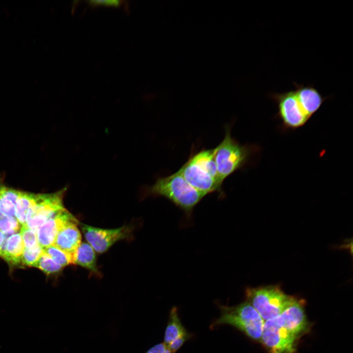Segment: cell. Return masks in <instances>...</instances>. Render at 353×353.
<instances>
[{"instance_id":"25","label":"cell","mask_w":353,"mask_h":353,"mask_svg":"<svg viewBox=\"0 0 353 353\" xmlns=\"http://www.w3.org/2000/svg\"><path fill=\"white\" fill-rule=\"evenodd\" d=\"M145 353H174L164 342L156 344Z\"/></svg>"},{"instance_id":"1","label":"cell","mask_w":353,"mask_h":353,"mask_svg":"<svg viewBox=\"0 0 353 353\" xmlns=\"http://www.w3.org/2000/svg\"><path fill=\"white\" fill-rule=\"evenodd\" d=\"M215 154L213 149H202L192 153L178 170L191 186L206 195L215 192L220 195L223 194Z\"/></svg>"},{"instance_id":"17","label":"cell","mask_w":353,"mask_h":353,"mask_svg":"<svg viewBox=\"0 0 353 353\" xmlns=\"http://www.w3.org/2000/svg\"><path fill=\"white\" fill-rule=\"evenodd\" d=\"M36 197L37 194L20 191L16 204L15 217L21 225L25 224L28 211Z\"/></svg>"},{"instance_id":"23","label":"cell","mask_w":353,"mask_h":353,"mask_svg":"<svg viewBox=\"0 0 353 353\" xmlns=\"http://www.w3.org/2000/svg\"><path fill=\"white\" fill-rule=\"evenodd\" d=\"M192 336L193 335L189 332L188 334L172 341L167 346L173 353H175L182 347L185 342L191 338Z\"/></svg>"},{"instance_id":"16","label":"cell","mask_w":353,"mask_h":353,"mask_svg":"<svg viewBox=\"0 0 353 353\" xmlns=\"http://www.w3.org/2000/svg\"><path fill=\"white\" fill-rule=\"evenodd\" d=\"M19 193L20 191L1 185L0 208L2 215L15 217L16 204Z\"/></svg>"},{"instance_id":"11","label":"cell","mask_w":353,"mask_h":353,"mask_svg":"<svg viewBox=\"0 0 353 353\" xmlns=\"http://www.w3.org/2000/svg\"><path fill=\"white\" fill-rule=\"evenodd\" d=\"M297 98L304 113L309 119L321 107L328 97H323L313 85L293 83Z\"/></svg>"},{"instance_id":"22","label":"cell","mask_w":353,"mask_h":353,"mask_svg":"<svg viewBox=\"0 0 353 353\" xmlns=\"http://www.w3.org/2000/svg\"><path fill=\"white\" fill-rule=\"evenodd\" d=\"M25 248H29L37 244L38 240L36 231L28 228L25 225L22 226L20 229Z\"/></svg>"},{"instance_id":"21","label":"cell","mask_w":353,"mask_h":353,"mask_svg":"<svg viewBox=\"0 0 353 353\" xmlns=\"http://www.w3.org/2000/svg\"><path fill=\"white\" fill-rule=\"evenodd\" d=\"M20 225L15 217L2 215L0 217V230L5 235L17 233L21 229Z\"/></svg>"},{"instance_id":"3","label":"cell","mask_w":353,"mask_h":353,"mask_svg":"<svg viewBox=\"0 0 353 353\" xmlns=\"http://www.w3.org/2000/svg\"><path fill=\"white\" fill-rule=\"evenodd\" d=\"M220 316L210 325V328L228 325L244 333L254 341L260 342L265 321L247 301L236 305H219Z\"/></svg>"},{"instance_id":"5","label":"cell","mask_w":353,"mask_h":353,"mask_svg":"<svg viewBox=\"0 0 353 353\" xmlns=\"http://www.w3.org/2000/svg\"><path fill=\"white\" fill-rule=\"evenodd\" d=\"M245 297L264 321L278 316L297 299L276 285L248 287Z\"/></svg>"},{"instance_id":"18","label":"cell","mask_w":353,"mask_h":353,"mask_svg":"<svg viewBox=\"0 0 353 353\" xmlns=\"http://www.w3.org/2000/svg\"><path fill=\"white\" fill-rule=\"evenodd\" d=\"M44 252L63 267L72 264V254L67 253L54 245L44 248Z\"/></svg>"},{"instance_id":"10","label":"cell","mask_w":353,"mask_h":353,"mask_svg":"<svg viewBox=\"0 0 353 353\" xmlns=\"http://www.w3.org/2000/svg\"><path fill=\"white\" fill-rule=\"evenodd\" d=\"M77 220L66 208L45 222L36 231L38 244L43 248L53 245L56 235L67 223Z\"/></svg>"},{"instance_id":"27","label":"cell","mask_w":353,"mask_h":353,"mask_svg":"<svg viewBox=\"0 0 353 353\" xmlns=\"http://www.w3.org/2000/svg\"><path fill=\"white\" fill-rule=\"evenodd\" d=\"M2 184H0V199H1V188ZM2 216V214L0 211V217Z\"/></svg>"},{"instance_id":"4","label":"cell","mask_w":353,"mask_h":353,"mask_svg":"<svg viewBox=\"0 0 353 353\" xmlns=\"http://www.w3.org/2000/svg\"><path fill=\"white\" fill-rule=\"evenodd\" d=\"M215 148V160L222 184L227 177L247 163L255 150L254 147L241 145L233 138L229 126H226L225 137Z\"/></svg>"},{"instance_id":"12","label":"cell","mask_w":353,"mask_h":353,"mask_svg":"<svg viewBox=\"0 0 353 353\" xmlns=\"http://www.w3.org/2000/svg\"><path fill=\"white\" fill-rule=\"evenodd\" d=\"M78 220L65 224L58 232L53 245L62 251L72 254L81 243Z\"/></svg>"},{"instance_id":"20","label":"cell","mask_w":353,"mask_h":353,"mask_svg":"<svg viewBox=\"0 0 353 353\" xmlns=\"http://www.w3.org/2000/svg\"><path fill=\"white\" fill-rule=\"evenodd\" d=\"M35 267H37L47 274L58 273L63 268L45 252L40 257Z\"/></svg>"},{"instance_id":"13","label":"cell","mask_w":353,"mask_h":353,"mask_svg":"<svg viewBox=\"0 0 353 353\" xmlns=\"http://www.w3.org/2000/svg\"><path fill=\"white\" fill-rule=\"evenodd\" d=\"M72 264L80 266L96 275H100L95 251L88 243H81L72 254Z\"/></svg>"},{"instance_id":"7","label":"cell","mask_w":353,"mask_h":353,"mask_svg":"<svg viewBox=\"0 0 353 353\" xmlns=\"http://www.w3.org/2000/svg\"><path fill=\"white\" fill-rule=\"evenodd\" d=\"M298 339L275 317L265 321L260 342L269 353H296Z\"/></svg>"},{"instance_id":"24","label":"cell","mask_w":353,"mask_h":353,"mask_svg":"<svg viewBox=\"0 0 353 353\" xmlns=\"http://www.w3.org/2000/svg\"><path fill=\"white\" fill-rule=\"evenodd\" d=\"M88 4L93 7L97 6L98 5H104V6H120L123 5H126V1L124 0H89Z\"/></svg>"},{"instance_id":"9","label":"cell","mask_w":353,"mask_h":353,"mask_svg":"<svg viewBox=\"0 0 353 353\" xmlns=\"http://www.w3.org/2000/svg\"><path fill=\"white\" fill-rule=\"evenodd\" d=\"M79 225L88 243L100 253L106 252L116 242L129 238L131 227L124 226L114 229H104L79 223Z\"/></svg>"},{"instance_id":"6","label":"cell","mask_w":353,"mask_h":353,"mask_svg":"<svg viewBox=\"0 0 353 353\" xmlns=\"http://www.w3.org/2000/svg\"><path fill=\"white\" fill-rule=\"evenodd\" d=\"M66 188L51 194H38L29 209L25 225L36 231L48 220L65 208L63 199Z\"/></svg>"},{"instance_id":"19","label":"cell","mask_w":353,"mask_h":353,"mask_svg":"<svg viewBox=\"0 0 353 353\" xmlns=\"http://www.w3.org/2000/svg\"><path fill=\"white\" fill-rule=\"evenodd\" d=\"M44 252V248L38 243L32 247L25 248L21 262L28 266L35 267Z\"/></svg>"},{"instance_id":"8","label":"cell","mask_w":353,"mask_h":353,"mask_svg":"<svg viewBox=\"0 0 353 353\" xmlns=\"http://www.w3.org/2000/svg\"><path fill=\"white\" fill-rule=\"evenodd\" d=\"M270 97L276 102L277 115L286 128H299L309 119L302 109L294 90L272 93Z\"/></svg>"},{"instance_id":"14","label":"cell","mask_w":353,"mask_h":353,"mask_svg":"<svg viewBox=\"0 0 353 353\" xmlns=\"http://www.w3.org/2000/svg\"><path fill=\"white\" fill-rule=\"evenodd\" d=\"M24 249L21 235L17 233L6 238L1 256L9 263L17 264L21 262Z\"/></svg>"},{"instance_id":"26","label":"cell","mask_w":353,"mask_h":353,"mask_svg":"<svg viewBox=\"0 0 353 353\" xmlns=\"http://www.w3.org/2000/svg\"><path fill=\"white\" fill-rule=\"evenodd\" d=\"M6 238V237L5 235L0 230V256L1 255L3 247Z\"/></svg>"},{"instance_id":"2","label":"cell","mask_w":353,"mask_h":353,"mask_svg":"<svg viewBox=\"0 0 353 353\" xmlns=\"http://www.w3.org/2000/svg\"><path fill=\"white\" fill-rule=\"evenodd\" d=\"M150 192L167 199L182 210L188 218L206 196L191 186L178 170L170 176L159 178L150 188Z\"/></svg>"},{"instance_id":"15","label":"cell","mask_w":353,"mask_h":353,"mask_svg":"<svg viewBox=\"0 0 353 353\" xmlns=\"http://www.w3.org/2000/svg\"><path fill=\"white\" fill-rule=\"evenodd\" d=\"M189 332L182 325L178 315L177 308L172 307L170 310L169 319L165 329L164 343L167 345Z\"/></svg>"}]
</instances>
